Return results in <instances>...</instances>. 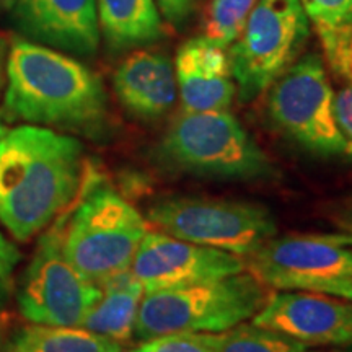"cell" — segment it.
<instances>
[{
	"label": "cell",
	"mask_w": 352,
	"mask_h": 352,
	"mask_svg": "<svg viewBox=\"0 0 352 352\" xmlns=\"http://www.w3.org/2000/svg\"><path fill=\"white\" fill-rule=\"evenodd\" d=\"M83 145L50 127L21 124L0 139V223L15 240L44 232L85 178Z\"/></svg>",
	"instance_id": "1"
},
{
	"label": "cell",
	"mask_w": 352,
	"mask_h": 352,
	"mask_svg": "<svg viewBox=\"0 0 352 352\" xmlns=\"http://www.w3.org/2000/svg\"><path fill=\"white\" fill-rule=\"evenodd\" d=\"M3 113L8 121L98 138L108 126V95L77 59L19 39L8 47Z\"/></svg>",
	"instance_id": "2"
},
{
	"label": "cell",
	"mask_w": 352,
	"mask_h": 352,
	"mask_svg": "<svg viewBox=\"0 0 352 352\" xmlns=\"http://www.w3.org/2000/svg\"><path fill=\"white\" fill-rule=\"evenodd\" d=\"M147 222L129 201L87 171L76 199L64 210L63 250L76 270L100 287L131 267Z\"/></svg>",
	"instance_id": "3"
},
{
	"label": "cell",
	"mask_w": 352,
	"mask_h": 352,
	"mask_svg": "<svg viewBox=\"0 0 352 352\" xmlns=\"http://www.w3.org/2000/svg\"><path fill=\"white\" fill-rule=\"evenodd\" d=\"M267 285L239 272L179 289L144 294L134 336L140 341L168 333H222L253 318L267 300Z\"/></svg>",
	"instance_id": "4"
},
{
	"label": "cell",
	"mask_w": 352,
	"mask_h": 352,
	"mask_svg": "<svg viewBox=\"0 0 352 352\" xmlns=\"http://www.w3.org/2000/svg\"><path fill=\"white\" fill-rule=\"evenodd\" d=\"M162 162L176 170L227 179L267 178L272 164L228 109L184 111L158 145Z\"/></svg>",
	"instance_id": "5"
},
{
	"label": "cell",
	"mask_w": 352,
	"mask_h": 352,
	"mask_svg": "<svg viewBox=\"0 0 352 352\" xmlns=\"http://www.w3.org/2000/svg\"><path fill=\"white\" fill-rule=\"evenodd\" d=\"M310 20L298 0H258L228 50L241 101H253L300 57Z\"/></svg>",
	"instance_id": "6"
},
{
	"label": "cell",
	"mask_w": 352,
	"mask_h": 352,
	"mask_svg": "<svg viewBox=\"0 0 352 352\" xmlns=\"http://www.w3.org/2000/svg\"><path fill=\"white\" fill-rule=\"evenodd\" d=\"M148 220L175 239L241 258L253 256L276 235L270 210L245 201L166 197L148 209Z\"/></svg>",
	"instance_id": "7"
},
{
	"label": "cell",
	"mask_w": 352,
	"mask_h": 352,
	"mask_svg": "<svg viewBox=\"0 0 352 352\" xmlns=\"http://www.w3.org/2000/svg\"><path fill=\"white\" fill-rule=\"evenodd\" d=\"M64 212L44 230L16 285V305L30 323L80 328L101 298V289L82 276L63 250Z\"/></svg>",
	"instance_id": "8"
},
{
	"label": "cell",
	"mask_w": 352,
	"mask_h": 352,
	"mask_svg": "<svg viewBox=\"0 0 352 352\" xmlns=\"http://www.w3.org/2000/svg\"><path fill=\"white\" fill-rule=\"evenodd\" d=\"M270 90L267 113L287 138L323 157L352 153L338 127L334 91L320 56L298 57Z\"/></svg>",
	"instance_id": "9"
},
{
	"label": "cell",
	"mask_w": 352,
	"mask_h": 352,
	"mask_svg": "<svg viewBox=\"0 0 352 352\" xmlns=\"http://www.w3.org/2000/svg\"><path fill=\"white\" fill-rule=\"evenodd\" d=\"M250 271L272 289L352 277V232L272 239L253 254Z\"/></svg>",
	"instance_id": "10"
},
{
	"label": "cell",
	"mask_w": 352,
	"mask_h": 352,
	"mask_svg": "<svg viewBox=\"0 0 352 352\" xmlns=\"http://www.w3.org/2000/svg\"><path fill=\"white\" fill-rule=\"evenodd\" d=\"M144 294L179 289L245 271V259L189 241L162 230H147L131 263Z\"/></svg>",
	"instance_id": "11"
},
{
	"label": "cell",
	"mask_w": 352,
	"mask_h": 352,
	"mask_svg": "<svg viewBox=\"0 0 352 352\" xmlns=\"http://www.w3.org/2000/svg\"><path fill=\"white\" fill-rule=\"evenodd\" d=\"M252 323L305 346H352V302L311 290L277 289Z\"/></svg>",
	"instance_id": "12"
},
{
	"label": "cell",
	"mask_w": 352,
	"mask_h": 352,
	"mask_svg": "<svg viewBox=\"0 0 352 352\" xmlns=\"http://www.w3.org/2000/svg\"><path fill=\"white\" fill-rule=\"evenodd\" d=\"M10 10L16 32L26 41L82 57L98 51L96 0H16Z\"/></svg>",
	"instance_id": "13"
},
{
	"label": "cell",
	"mask_w": 352,
	"mask_h": 352,
	"mask_svg": "<svg viewBox=\"0 0 352 352\" xmlns=\"http://www.w3.org/2000/svg\"><path fill=\"white\" fill-rule=\"evenodd\" d=\"M175 76L184 111H217L230 108L236 87L227 47L199 36L179 46Z\"/></svg>",
	"instance_id": "14"
},
{
	"label": "cell",
	"mask_w": 352,
	"mask_h": 352,
	"mask_svg": "<svg viewBox=\"0 0 352 352\" xmlns=\"http://www.w3.org/2000/svg\"><path fill=\"white\" fill-rule=\"evenodd\" d=\"M113 88L131 116L142 121L160 120L170 113L178 96L175 65L162 52L135 51L118 65Z\"/></svg>",
	"instance_id": "15"
},
{
	"label": "cell",
	"mask_w": 352,
	"mask_h": 352,
	"mask_svg": "<svg viewBox=\"0 0 352 352\" xmlns=\"http://www.w3.org/2000/svg\"><path fill=\"white\" fill-rule=\"evenodd\" d=\"M100 34L111 51L152 46L164 38L155 0H96Z\"/></svg>",
	"instance_id": "16"
},
{
	"label": "cell",
	"mask_w": 352,
	"mask_h": 352,
	"mask_svg": "<svg viewBox=\"0 0 352 352\" xmlns=\"http://www.w3.org/2000/svg\"><path fill=\"white\" fill-rule=\"evenodd\" d=\"M101 298L88 311L82 327L116 342H126L134 336L135 320L144 297L142 284L131 267L118 272L100 284Z\"/></svg>",
	"instance_id": "17"
},
{
	"label": "cell",
	"mask_w": 352,
	"mask_h": 352,
	"mask_svg": "<svg viewBox=\"0 0 352 352\" xmlns=\"http://www.w3.org/2000/svg\"><path fill=\"white\" fill-rule=\"evenodd\" d=\"M0 352H122V347L85 328L32 323L2 342Z\"/></svg>",
	"instance_id": "18"
},
{
	"label": "cell",
	"mask_w": 352,
	"mask_h": 352,
	"mask_svg": "<svg viewBox=\"0 0 352 352\" xmlns=\"http://www.w3.org/2000/svg\"><path fill=\"white\" fill-rule=\"evenodd\" d=\"M215 352H307L303 342L254 323H240L227 331L210 333Z\"/></svg>",
	"instance_id": "19"
},
{
	"label": "cell",
	"mask_w": 352,
	"mask_h": 352,
	"mask_svg": "<svg viewBox=\"0 0 352 352\" xmlns=\"http://www.w3.org/2000/svg\"><path fill=\"white\" fill-rule=\"evenodd\" d=\"M256 3L258 0H210L202 21V36L230 47Z\"/></svg>",
	"instance_id": "20"
},
{
	"label": "cell",
	"mask_w": 352,
	"mask_h": 352,
	"mask_svg": "<svg viewBox=\"0 0 352 352\" xmlns=\"http://www.w3.org/2000/svg\"><path fill=\"white\" fill-rule=\"evenodd\" d=\"M298 2L316 32L352 25V0H298Z\"/></svg>",
	"instance_id": "21"
},
{
	"label": "cell",
	"mask_w": 352,
	"mask_h": 352,
	"mask_svg": "<svg viewBox=\"0 0 352 352\" xmlns=\"http://www.w3.org/2000/svg\"><path fill=\"white\" fill-rule=\"evenodd\" d=\"M131 352H215L210 333H168L142 341Z\"/></svg>",
	"instance_id": "22"
},
{
	"label": "cell",
	"mask_w": 352,
	"mask_h": 352,
	"mask_svg": "<svg viewBox=\"0 0 352 352\" xmlns=\"http://www.w3.org/2000/svg\"><path fill=\"white\" fill-rule=\"evenodd\" d=\"M21 261V253L15 243L6 239L3 233H0V314L10 302L13 294V274L16 266Z\"/></svg>",
	"instance_id": "23"
},
{
	"label": "cell",
	"mask_w": 352,
	"mask_h": 352,
	"mask_svg": "<svg viewBox=\"0 0 352 352\" xmlns=\"http://www.w3.org/2000/svg\"><path fill=\"white\" fill-rule=\"evenodd\" d=\"M334 116L352 152V83L349 82L338 94H334Z\"/></svg>",
	"instance_id": "24"
},
{
	"label": "cell",
	"mask_w": 352,
	"mask_h": 352,
	"mask_svg": "<svg viewBox=\"0 0 352 352\" xmlns=\"http://www.w3.org/2000/svg\"><path fill=\"white\" fill-rule=\"evenodd\" d=\"M155 3L166 23L183 28L192 16L196 0H155Z\"/></svg>",
	"instance_id": "25"
},
{
	"label": "cell",
	"mask_w": 352,
	"mask_h": 352,
	"mask_svg": "<svg viewBox=\"0 0 352 352\" xmlns=\"http://www.w3.org/2000/svg\"><path fill=\"white\" fill-rule=\"evenodd\" d=\"M298 290H311V292H321L344 298L352 302V277L351 279H331V280H315L308 283Z\"/></svg>",
	"instance_id": "26"
},
{
	"label": "cell",
	"mask_w": 352,
	"mask_h": 352,
	"mask_svg": "<svg viewBox=\"0 0 352 352\" xmlns=\"http://www.w3.org/2000/svg\"><path fill=\"white\" fill-rule=\"evenodd\" d=\"M7 56H8V44L0 34V94L6 88V67H7Z\"/></svg>",
	"instance_id": "27"
},
{
	"label": "cell",
	"mask_w": 352,
	"mask_h": 352,
	"mask_svg": "<svg viewBox=\"0 0 352 352\" xmlns=\"http://www.w3.org/2000/svg\"><path fill=\"white\" fill-rule=\"evenodd\" d=\"M340 226H341L342 228H346V230L352 232V209H351V210H346V212L341 215Z\"/></svg>",
	"instance_id": "28"
},
{
	"label": "cell",
	"mask_w": 352,
	"mask_h": 352,
	"mask_svg": "<svg viewBox=\"0 0 352 352\" xmlns=\"http://www.w3.org/2000/svg\"><path fill=\"white\" fill-rule=\"evenodd\" d=\"M7 118H6V113H3V109H0V139L3 138V135L7 134L8 127H7Z\"/></svg>",
	"instance_id": "29"
},
{
	"label": "cell",
	"mask_w": 352,
	"mask_h": 352,
	"mask_svg": "<svg viewBox=\"0 0 352 352\" xmlns=\"http://www.w3.org/2000/svg\"><path fill=\"white\" fill-rule=\"evenodd\" d=\"M16 0H0V7L6 8V10H10V8L15 6Z\"/></svg>",
	"instance_id": "30"
},
{
	"label": "cell",
	"mask_w": 352,
	"mask_h": 352,
	"mask_svg": "<svg viewBox=\"0 0 352 352\" xmlns=\"http://www.w3.org/2000/svg\"><path fill=\"white\" fill-rule=\"evenodd\" d=\"M344 352H352V346H349V347H346V351Z\"/></svg>",
	"instance_id": "31"
},
{
	"label": "cell",
	"mask_w": 352,
	"mask_h": 352,
	"mask_svg": "<svg viewBox=\"0 0 352 352\" xmlns=\"http://www.w3.org/2000/svg\"><path fill=\"white\" fill-rule=\"evenodd\" d=\"M0 344H2V342H0Z\"/></svg>",
	"instance_id": "32"
},
{
	"label": "cell",
	"mask_w": 352,
	"mask_h": 352,
	"mask_svg": "<svg viewBox=\"0 0 352 352\" xmlns=\"http://www.w3.org/2000/svg\"><path fill=\"white\" fill-rule=\"evenodd\" d=\"M318 352H321V351H318Z\"/></svg>",
	"instance_id": "33"
}]
</instances>
